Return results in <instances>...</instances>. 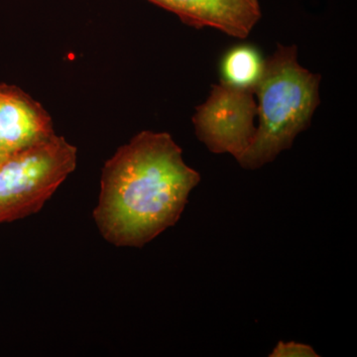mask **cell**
<instances>
[{"label":"cell","instance_id":"6","mask_svg":"<svg viewBox=\"0 0 357 357\" xmlns=\"http://www.w3.org/2000/svg\"><path fill=\"white\" fill-rule=\"evenodd\" d=\"M195 28H215L244 39L261 18L259 0H148Z\"/></svg>","mask_w":357,"mask_h":357},{"label":"cell","instance_id":"4","mask_svg":"<svg viewBox=\"0 0 357 357\" xmlns=\"http://www.w3.org/2000/svg\"><path fill=\"white\" fill-rule=\"evenodd\" d=\"M257 103L255 93L213 84L206 102L196 107L192 124L197 137L215 154L236 160L255 139Z\"/></svg>","mask_w":357,"mask_h":357},{"label":"cell","instance_id":"1","mask_svg":"<svg viewBox=\"0 0 357 357\" xmlns=\"http://www.w3.org/2000/svg\"><path fill=\"white\" fill-rule=\"evenodd\" d=\"M199 181L170 134L141 131L103 166L96 227L115 246L143 248L177 223Z\"/></svg>","mask_w":357,"mask_h":357},{"label":"cell","instance_id":"3","mask_svg":"<svg viewBox=\"0 0 357 357\" xmlns=\"http://www.w3.org/2000/svg\"><path fill=\"white\" fill-rule=\"evenodd\" d=\"M77 158V148L54 134L0 162V225L38 213L74 172Z\"/></svg>","mask_w":357,"mask_h":357},{"label":"cell","instance_id":"2","mask_svg":"<svg viewBox=\"0 0 357 357\" xmlns=\"http://www.w3.org/2000/svg\"><path fill=\"white\" fill-rule=\"evenodd\" d=\"M321 75L302 67L295 45H278L266 59L264 74L255 89L258 126L255 139L238 159L248 170L274 161L311 124L319 102Z\"/></svg>","mask_w":357,"mask_h":357},{"label":"cell","instance_id":"8","mask_svg":"<svg viewBox=\"0 0 357 357\" xmlns=\"http://www.w3.org/2000/svg\"><path fill=\"white\" fill-rule=\"evenodd\" d=\"M271 357H318L312 347L298 342H280L272 351Z\"/></svg>","mask_w":357,"mask_h":357},{"label":"cell","instance_id":"7","mask_svg":"<svg viewBox=\"0 0 357 357\" xmlns=\"http://www.w3.org/2000/svg\"><path fill=\"white\" fill-rule=\"evenodd\" d=\"M265 62L266 59L253 45H236L220 59V84L255 93L264 74Z\"/></svg>","mask_w":357,"mask_h":357},{"label":"cell","instance_id":"5","mask_svg":"<svg viewBox=\"0 0 357 357\" xmlns=\"http://www.w3.org/2000/svg\"><path fill=\"white\" fill-rule=\"evenodd\" d=\"M55 134L50 114L22 89L0 84V162Z\"/></svg>","mask_w":357,"mask_h":357}]
</instances>
